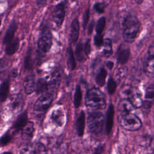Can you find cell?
I'll return each mask as SVG.
<instances>
[{"mask_svg": "<svg viewBox=\"0 0 154 154\" xmlns=\"http://www.w3.org/2000/svg\"><path fill=\"white\" fill-rule=\"evenodd\" d=\"M120 22L123 40L127 43H133L141 32L140 21L136 16L125 11L121 17Z\"/></svg>", "mask_w": 154, "mask_h": 154, "instance_id": "obj_1", "label": "cell"}, {"mask_svg": "<svg viewBox=\"0 0 154 154\" xmlns=\"http://www.w3.org/2000/svg\"><path fill=\"white\" fill-rule=\"evenodd\" d=\"M106 98L99 88L92 87L88 89L85 96V105L91 109H102L106 107Z\"/></svg>", "mask_w": 154, "mask_h": 154, "instance_id": "obj_2", "label": "cell"}, {"mask_svg": "<svg viewBox=\"0 0 154 154\" xmlns=\"http://www.w3.org/2000/svg\"><path fill=\"white\" fill-rule=\"evenodd\" d=\"M52 45V34L51 30L46 27L42 29L37 40V55L44 56L48 52Z\"/></svg>", "mask_w": 154, "mask_h": 154, "instance_id": "obj_3", "label": "cell"}, {"mask_svg": "<svg viewBox=\"0 0 154 154\" xmlns=\"http://www.w3.org/2000/svg\"><path fill=\"white\" fill-rule=\"evenodd\" d=\"M120 94L122 97L128 100L134 107L140 108L142 106L141 95L137 88L130 85H125L122 87Z\"/></svg>", "mask_w": 154, "mask_h": 154, "instance_id": "obj_4", "label": "cell"}, {"mask_svg": "<svg viewBox=\"0 0 154 154\" xmlns=\"http://www.w3.org/2000/svg\"><path fill=\"white\" fill-rule=\"evenodd\" d=\"M52 101L53 95L52 93L47 92L42 94L36 100L33 106L35 116L37 117H40L42 116L51 106Z\"/></svg>", "mask_w": 154, "mask_h": 154, "instance_id": "obj_5", "label": "cell"}, {"mask_svg": "<svg viewBox=\"0 0 154 154\" xmlns=\"http://www.w3.org/2000/svg\"><path fill=\"white\" fill-rule=\"evenodd\" d=\"M104 116L100 112H91L87 118V126L88 130L94 134L100 133L103 128Z\"/></svg>", "mask_w": 154, "mask_h": 154, "instance_id": "obj_6", "label": "cell"}, {"mask_svg": "<svg viewBox=\"0 0 154 154\" xmlns=\"http://www.w3.org/2000/svg\"><path fill=\"white\" fill-rule=\"evenodd\" d=\"M120 125L126 130L135 131L141 128L142 122L136 115L129 112L121 115Z\"/></svg>", "mask_w": 154, "mask_h": 154, "instance_id": "obj_7", "label": "cell"}, {"mask_svg": "<svg viewBox=\"0 0 154 154\" xmlns=\"http://www.w3.org/2000/svg\"><path fill=\"white\" fill-rule=\"evenodd\" d=\"M67 0L61 1L56 4L52 10V20L58 28H61L64 20L66 16V7Z\"/></svg>", "mask_w": 154, "mask_h": 154, "instance_id": "obj_8", "label": "cell"}, {"mask_svg": "<svg viewBox=\"0 0 154 154\" xmlns=\"http://www.w3.org/2000/svg\"><path fill=\"white\" fill-rule=\"evenodd\" d=\"M45 146L40 142L28 144L23 146L19 154H46Z\"/></svg>", "mask_w": 154, "mask_h": 154, "instance_id": "obj_9", "label": "cell"}, {"mask_svg": "<svg viewBox=\"0 0 154 154\" xmlns=\"http://www.w3.org/2000/svg\"><path fill=\"white\" fill-rule=\"evenodd\" d=\"M153 58H154V46L152 43L147 50L146 58L144 63V70L148 75L153 74Z\"/></svg>", "mask_w": 154, "mask_h": 154, "instance_id": "obj_10", "label": "cell"}, {"mask_svg": "<svg viewBox=\"0 0 154 154\" xmlns=\"http://www.w3.org/2000/svg\"><path fill=\"white\" fill-rule=\"evenodd\" d=\"M130 55V48L126 44H120L116 52V58L118 63L122 65L126 63L129 59Z\"/></svg>", "mask_w": 154, "mask_h": 154, "instance_id": "obj_11", "label": "cell"}, {"mask_svg": "<svg viewBox=\"0 0 154 154\" xmlns=\"http://www.w3.org/2000/svg\"><path fill=\"white\" fill-rule=\"evenodd\" d=\"M24 99L22 94H13L10 97V106L12 112L14 114L20 112L24 106Z\"/></svg>", "mask_w": 154, "mask_h": 154, "instance_id": "obj_12", "label": "cell"}, {"mask_svg": "<svg viewBox=\"0 0 154 154\" xmlns=\"http://www.w3.org/2000/svg\"><path fill=\"white\" fill-rule=\"evenodd\" d=\"M79 22L78 17H76L71 22L70 25V31L69 35V45H75L79 38Z\"/></svg>", "mask_w": 154, "mask_h": 154, "instance_id": "obj_13", "label": "cell"}, {"mask_svg": "<svg viewBox=\"0 0 154 154\" xmlns=\"http://www.w3.org/2000/svg\"><path fill=\"white\" fill-rule=\"evenodd\" d=\"M34 125L31 121H28L21 129V138L25 141H29L34 133Z\"/></svg>", "mask_w": 154, "mask_h": 154, "instance_id": "obj_14", "label": "cell"}, {"mask_svg": "<svg viewBox=\"0 0 154 154\" xmlns=\"http://www.w3.org/2000/svg\"><path fill=\"white\" fill-rule=\"evenodd\" d=\"M27 122L28 112L27 111H25L24 112L20 114L13 122V124L11 126V129L13 130V132H16L21 131V129L25 125Z\"/></svg>", "mask_w": 154, "mask_h": 154, "instance_id": "obj_15", "label": "cell"}, {"mask_svg": "<svg viewBox=\"0 0 154 154\" xmlns=\"http://www.w3.org/2000/svg\"><path fill=\"white\" fill-rule=\"evenodd\" d=\"M17 28H18L17 22L15 20H12L10 23L9 26H8L6 30V32L5 33V35L2 40L3 45H6L7 43L10 42L14 38V35L17 29Z\"/></svg>", "mask_w": 154, "mask_h": 154, "instance_id": "obj_16", "label": "cell"}, {"mask_svg": "<svg viewBox=\"0 0 154 154\" xmlns=\"http://www.w3.org/2000/svg\"><path fill=\"white\" fill-rule=\"evenodd\" d=\"M35 75L30 74L23 80V88L26 94H31L35 90Z\"/></svg>", "mask_w": 154, "mask_h": 154, "instance_id": "obj_17", "label": "cell"}, {"mask_svg": "<svg viewBox=\"0 0 154 154\" xmlns=\"http://www.w3.org/2000/svg\"><path fill=\"white\" fill-rule=\"evenodd\" d=\"M114 106L112 103L109 105L108 108L106 111V132L108 135L110 134L112 131L114 122Z\"/></svg>", "mask_w": 154, "mask_h": 154, "instance_id": "obj_18", "label": "cell"}, {"mask_svg": "<svg viewBox=\"0 0 154 154\" xmlns=\"http://www.w3.org/2000/svg\"><path fill=\"white\" fill-rule=\"evenodd\" d=\"M5 52L6 55L11 56L14 55L19 49L20 46V40L17 37H14V38L5 45Z\"/></svg>", "mask_w": 154, "mask_h": 154, "instance_id": "obj_19", "label": "cell"}, {"mask_svg": "<svg viewBox=\"0 0 154 154\" xmlns=\"http://www.w3.org/2000/svg\"><path fill=\"white\" fill-rule=\"evenodd\" d=\"M10 80L8 78L0 84V103L4 102L7 99L10 93Z\"/></svg>", "mask_w": 154, "mask_h": 154, "instance_id": "obj_20", "label": "cell"}, {"mask_svg": "<svg viewBox=\"0 0 154 154\" xmlns=\"http://www.w3.org/2000/svg\"><path fill=\"white\" fill-rule=\"evenodd\" d=\"M61 81V74L59 72L57 71L54 73L52 75V78L49 82H48V90L50 91L49 93H52L56 91L59 87Z\"/></svg>", "mask_w": 154, "mask_h": 154, "instance_id": "obj_21", "label": "cell"}, {"mask_svg": "<svg viewBox=\"0 0 154 154\" xmlns=\"http://www.w3.org/2000/svg\"><path fill=\"white\" fill-rule=\"evenodd\" d=\"M85 126V115L84 111H81L76 122V129L77 134L81 137L84 135Z\"/></svg>", "mask_w": 154, "mask_h": 154, "instance_id": "obj_22", "label": "cell"}, {"mask_svg": "<svg viewBox=\"0 0 154 154\" xmlns=\"http://www.w3.org/2000/svg\"><path fill=\"white\" fill-rule=\"evenodd\" d=\"M66 58H67V66L69 70L72 71L73 70L76 66V63L74 55V53L72 48V46L69 45V46L66 49Z\"/></svg>", "mask_w": 154, "mask_h": 154, "instance_id": "obj_23", "label": "cell"}, {"mask_svg": "<svg viewBox=\"0 0 154 154\" xmlns=\"http://www.w3.org/2000/svg\"><path fill=\"white\" fill-rule=\"evenodd\" d=\"M51 118L57 126L61 127L63 125L64 122V114L61 109L54 110L51 114Z\"/></svg>", "mask_w": 154, "mask_h": 154, "instance_id": "obj_24", "label": "cell"}, {"mask_svg": "<svg viewBox=\"0 0 154 154\" xmlns=\"http://www.w3.org/2000/svg\"><path fill=\"white\" fill-rule=\"evenodd\" d=\"M34 64V59L33 57L32 49L31 47L28 48L26 56L24 60V68L26 70H31Z\"/></svg>", "mask_w": 154, "mask_h": 154, "instance_id": "obj_25", "label": "cell"}, {"mask_svg": "<svg viewBox=\"0 0 154 154\" xmlns=\"http://www.w3.org/2000/svg\"><path fill=\"white\" fill-rule=\"evenodd\" d=\"M135 107L127 99H123L119 104V109L120 111L121 115L131 112Z\"/></svg>", "mask_w": 154, "mask_h": 154, "instance_id": "obj_26", "label": "cell"}, {"mask_svg": "<svg viewBox=\"0 0 154 154\" xmlns=\"http://www.w3.org/2000/svg\"><path fill=\"white\" fill-rule=\"evenodd\" d=\"M103 48L102 52V54L106 58L109 57L112 54V41L109 38H106L103 40Z\"/></svg>", "mask_w": 154, "mask_h": 154, "instance_id": "obj_27", "label": "cell"}, {"mask_svg": "<svg viewBox=\"0 0 154 154\" xmlns=\"http://www.w3.org/2000/svg\"><path fill=\"white\" fill-rule=\"evenodd\" d=\"M75 57L79 62H82L85 60V54L84 50V45L82 41H79L75 48Z\"/></svg>", "mask_w": 154, "mask_h": 154, "instance_id": "obj_28", "label": "cell"}, {"mask_svg": "<svg viewBox=\"0 0 154 154\" xmlns=\"http://www.w3.org/2000/svg\"><path fill=\"white\" fill-rule=\"evenodd\" d=\"M48 82L43 78H40L35 85V90L37 94H40L48 90Z\"/></svg>", "mask_w": 154, "mask_h": 154, "instance_id": "obj_29", "label": "cell"}, {"mask_svg": "<svg viewBox=\"0 0 154 154\" xmlns=\"http://www.w3.org/2000/svg\"><path fill=\"white\" fill-rule=\"evenodd\" d=\"M107 76L106 70L104 67H101L96 76V82L99 87H102L105 84V79Z\"/></svg>", "mask_w": 154, "mask_h": 154, "instance_id": "obj_30", "label": "cell"}, {"mask_svg": "<svg viewBox=\"0 0 154 154\" xmlns=\"http://www.w3.org/2000/svg\"><path fill=\"white\" fill-rule=\"evenodd\" d=\"M13 132L10 130L6 131L0 137V147H3L8 145L13 139Z\"/></svg>", "mask_w": 154, "mask_h": 154, "instance_id": "obj_31", "label": "cell"}, {"mask_svg": "<svg viewBox=\"0 0 154 154\" xmlns=\"http://www.w3.org/2000/svg\"><path fill=\"white\" fill-rule=\"evenodd\" d=\"M82 95L81 87L79 85H77L76 86V89L73 97V103L76 108H78L80 106L82 100Z\"/></svg>", "mask_w": 154, "mask_h": 154, "instance_id": "obj_32", "label": "cell"}, {"mask_svg": "<svg viewBox=\"0 0 154 154\" xmlns=\"http://www.w3.org/2000/svg\"><path fill=\"white\" fill-rule=\"evenodd\" d=\"M106 26V17L105 16L100 17L96 22L95 26V31L96 34H102Z\"/></svg>", "mask_w": 154, "mask_h": 154, "instance_id": "obj_33", "label": "cell"}, {"mask_svg": "<svg viewBox=\"0 0 154 154\" xmlns=\"http://www.w3.org/2000/svg\"><path fill=\"white\" fill-rule=\"evenodd\" d=\"M107 6L108 4L105 2H97L94 4L93 9L97 13L101 14L105 12V8Z\"/></svg>", "mask_w": 154, "mask_h": 154, "instance_id": "obj_34", "label": "cell"}, {"mask_svg": "<svg viewBox=\"0 0 154 154\" xmlns=\"http://www.w3.org/2000/svg\"><path fill=\"white\" fill-rule=\"evenodd\" d=\"M117 86V84L116 81L112 77H109L107 82V90L108 93L111 95L113 94L116 90Z\"/></svg>", "mask_w": 154, "mask_h": 154, "instance_id": "obj_35", "label": "cell"}, {"mask_svg": "<svg viewBox=\"0 0 154 154\" xmlns=\"http://www.w3.org/2000/svg\"><path fill=\"white\" fill-rule=\"evenodd\" d=\"M9 67L8 60L4 57L0 58V76L2 75L7 70Z\"/></svg>", "mask_w": 154, "mask_h": 154, "instance_id": "obj_36", "label": "cell"}, {"mask_svg": "<svg viewBox=\"0 0 154 154\" xmlns=\"http://www.w3.org/2000/svg\"><path fill=\"white\" fill-rule=\"evenodd\" d=\"M127 72H128V68L126 66H122L119 67L117 69L116 72V76L119 80H121L126 76Z\"/></svg>", "mask_w": 154, "mask_h": 154, "instance_id": "obj_37", "label": "cell"}, {"mask_svg": "<svg viewBox=\"0 0 154 154\" xmlns=\"http://www.w3.org/2000/svg\"><path fill=\"white\" fill-rule=\"evenodd\" d=\"M154 96V87L153 84L149 85L146 89L145 98L147 100H152Z\"/></svg>", "mask_w": 154, "mask_h": 154, "instance_id": "obj_38", "label": "cell"}, {"mask_svg": "<svg viewBox=\"0 0 154 154\" xmlns=\"http://www.w3.org/2000/svg\"><path fill=\"white\" fill-rule=\"evenodd\" d=\"M90 19V7H88L84 11L82 16V28L85 30L88 23Z\"/></svg>", "mask_w": 154, "mask_h": 154, "instance_id": "obj_39", "label": "cell"}, {"mask_svg": "<svg viewBox=\"0 0 154 154\" xmlns=\"http://www.w3.org/2000/svg\"><path fill=\"white\" fill-rule=\"evenodd\" d=\"M103 36L102 34H96L94 37V44L97 47L100 48L103 46Z\"/></svg>", "mask_w": 154, "mask_h": 154, "instance_id": "obj_40", "label": "cell"}, {"mask_svg": "<svg viewBox=\"0 0 154 154\" xmlns=\"http://www.w3.org/2000/svg\"><path fill=\"white\" fill-rule=\"evenodd\" d=\"M84 50L86 57H88L91 51V43H90V39L88 38L86 40L85 44L84 45Z\"/></svg>", "mask_w": 154, "mask_h": 154, "instance_id": "obj_41", "label": "cell"}, {"mask_svg": "<svg viewBox=\"0 0 154 154\" xmlns=\"http://www.w3.org/2000/svg\"><path fill=\"white\" fill-rule=\"evenodd\" d=\"M94 20H92L90 23L88 25L87 27V34L88 35H91L93 32V28H94Z\"/></svg>", "mask_w": 154, "mask_h": 154, "instance_id": "obj_42", "label": "cell"}, {"mask_svg": "<svg viewBox=\"0 0 154 154\" xmlns=\"http://www.w3.org/2000/svg\"><path fill=\"white\" fill-rule=\"evenodd\" d=\"M48 0H36L37 5L39 7H43L46 5Z\"/></svg>", "mask_w": 154, "mask_h": 154, "instance_id": "obj_43", "label": "cell"}, {"mask_svg": "<svg viewBox=\"0 0 154 154\" xmlns=\"http://www.w3.org/2000/svg\"><path fill=\"white\" fill-rule=\"evenodd\" d=\"M103 146L100 145L95 150L94 154H102V152H103Z\"/></svg>", "mask_w": 154, "mask_h": 154, "instance_id": "obj_44", "label": "cell"}, {"mask_svg": "<svg viewBox=\"0 0 154 154\" xmlns=\"http://www.w3.org/2000/svg\"><path fill=\"white\" fill-rule=\"evenodd\" d=\"M18 75V70L17 69L14 68V69H13L11 71V73H10V76L13 78H15Z\"/></svg>", "mask_w": 154, "mask_h": 154, "instance_id": "obj_45", "label": "cell"}, {"mask_svg": "<svg viewBox=\"0 0 154 154\" xmlns=\"http://www.w3.org/2000/svg\"><path fill=\"white\" fill-rule=\"evenodd\" d=\"M114 66V63L112 61H108L106 63V66L109 70H112Z\"/></svg>", "mask_w": 154, "mask_h": 154, "instance_id": "obj_46", "label": "cell"}, {"mask_svg": "<svg viewBox=\"0 0 154 154\" xmlns=\"http://www.w3.org/2000/svg\"><path fill=\"white\" fill-rule=\"evenodd\" d=\"M134 1H135L137 4L140 5V4H141L143 3V0H134Z\"/></svg>", "mask_w": 154, "mask_h": 154, "instance_id": "obj_47", "label": "cell"}, {"mask_svg": "<svg viewBox=\"0 0 154 154\" xmlns=\"http://www.w3.org/2000/svg\"><path fill=\"white\" fill-rule=\"evenodd\" d=\"M1 154H13V153H11V152H9V151H5Z\"/></svg>", "mask_w": 154, "mask_h": 154, "instance_id": "obj_48", "label": "cell"}, {"mask_svg": "<svg viewBox=\"0 0 154 154\" xmlns=\"http://www.w3.org/2000/svg\"><path fill=\"white\" fill-rule=\"evenodd\" d=\"M1 23H2V20H1V19L0 18V26H1Z\"/></svg>", "mask_w": 154, "mask_h": 154, "instance_id": "obj_49", "label": "cell"}]
</instances>
